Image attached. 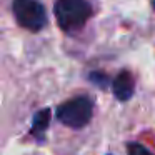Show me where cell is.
<instances>
[{
    "label": "cell",
    "instance_id": "cell-7",
    "mask_svg": "<svg viewBox=\"0 0 155 155\" xmlns=\"http://www.w3.org/2000/svg\"><path fill=\"white\" fill-rule=\"evenodd\" d=\"M90 80L94 82V84H97L98 87H107V84H108V78H107V75H102V74H92L90 75Z\"/></svg>",
    "mask_w": 155,
    "mask_h": 155
},
{
    "label": "cell",
    "instance_id": "cell-8",
    "mask_svg": "<svg viewBox=\"0 0 155 155\" xmlns=\"http://www.w3.org/2000/svg\"><path fill=\"white\" fill-rule=\"evenodd\" d=\"M152 4H153V8H155V0H153V2H152Z\"/></svg>",
    "mask_w": 155,
    "mask_h": 155
},
{
    "label": "cell",
    "instance_id": "cell-1",
    "mask_svg": "<svg viewBox=\"0 0 155 155\" xmlns=\"http://www.w3.org/2000/svg\"><path fill=\"white\" fill-rule=\"evenodd\" d=\"M92 15V7L87 0H58L55 4V18L62 30H78Z\"/></svg>",
    "mask_w": 155,
    "mask_h": 155
},
{
    "label": "cell",
    "instance_id": "cell-5",
    "mask_svg": "<svg viewBox=\"0 0 155 155\" xmlns=\"http://www.w3.org/2000/svg\"><path fill=\"white\" fill-rule=\"evenodd\" d=\"M50 108H42L37 114L34 115V120H32V128H30V135H34L38 142L44 140L45 132L48 128V124H50V117H52Z\"/></svg>",
    "mask_w": 155,
    "mask_h": 155
},
{
    "label": "cell",
    "instance_id": "cell-4",
    "mask_svg": "<svg viewBox=\"0 0 155 155\" xmlns=\"http://www.w3.org/2000/svg\"><path fill=\"white\" fill-rule=\"evenodd\" d=\"M134 77L128 70H122L112 82V92H114L115 98L120 102H127L134 95Z\"/></svg>",
    "mask_w": 155,
    "mask_h": 155
},
{
    "label": "cell",
    "instance_id": "cell-6",
    "mask_svg": "<svg viewBox=\"0 0 155 155\" xmlns=\"http://www.w3.org/2000/svg\"><path fill=\"white\" fill-rule=\"evenodd\" d=\"M127 153L128 155H153L147 147H143L142 143H137V142H130L127 145Z\"/></svg>",
    "mask_w": 155,
    "mask_h": 155
},
{
    "label": "cell",
    "instance_id": "cell-2",
    "mask_svg": "<svg viewBox=\"0 0 155 155\" xmlns=\"http://www.w3.org/2000/svg\"><path fill=\"white\" fill-rule=\"evenodd\" d=\"M94 114V104L87 95H78L57 107L55 115L64 125L70 128H82L90 122Z\"/></svg>",
    "mask_w": 155,
    "mask_h": 155
},
{
    "label": "cell",
    "instance_id": "cell-3",
    "mask_svg": "<svg viewBox=\"0 0 155 155\" xmlns=\"http://www.w3.org/2000/svg\"><path fill=\"white\" fill-rule=\"evenodd\" d=\"M12 8L17 24L24 28L37 32L47 24V12L40 0H14Z\"/></svg>",
    "mask_w": 155,
    "mask_h": 155
}]
</instances>
